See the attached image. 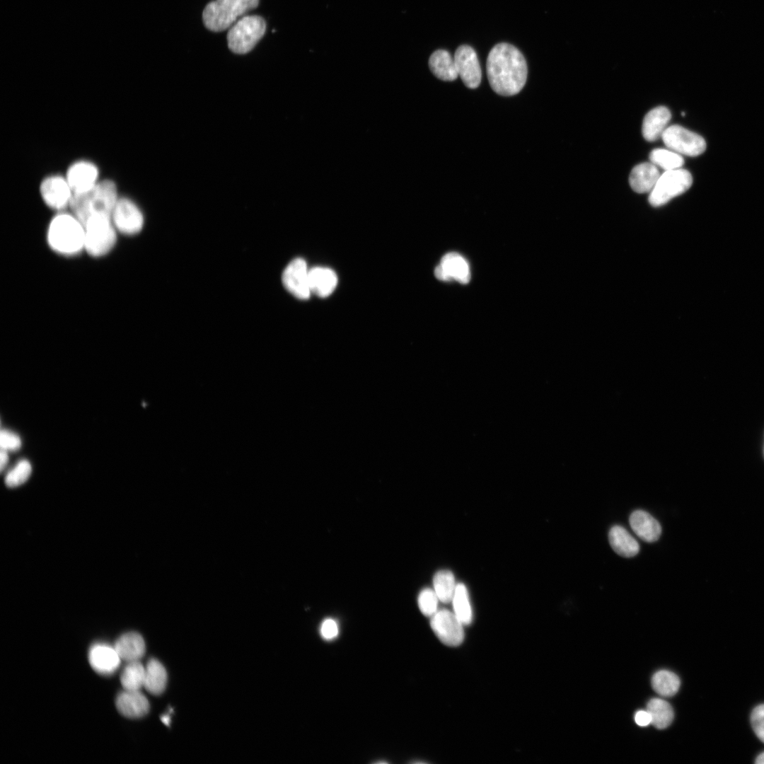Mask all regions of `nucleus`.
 I'll use <instances>...</instances> for the list:
<instances>
[{
	"instance_id": "nucleus-1",
	"label": "nucleus",
	"mask_w": 764,
	"mask_h": 764,
	"mask_svg": "<svg viewBox=\"0 0 764 764\" xmlns=\"http://www.w3.org/2000/svg\"><path fill=\"white\" fill-rule=\"evenodd\" d=\"M488 81L499 95L519 93L527 79V64L522 53L514 45L501 42L490 51L486 62Z\"/></svg>"
},
{
	"instance_id": "nucleus-2",
	"label": "nucleus",
	"mask_w": 764,
	"mask_h": 764,
	"mask_svg": "<svg viewBox=\"0 0 764 764\" xmlns=\"http://www.w3.org/2000/svg\"><path fill=\"white\" fill-rule=\"evenodd\" d=\"M118 198L115 183L106 179L85 192L73 195L69 207L83 225L92 216L111 217Z\"/></svg>"
},
{
	"instance_id": "nucleus-3",
	"label": "nucleus",
	"mask_w": 764,
	"mask_h": 764,
	"mask_svg": "<svg viewBox=\"0 0 764 764\" xmlns=\"http://www.w3.org/2000/svg\"><path fill=\"white\" fill-rule=\"evenodd\" d=\"M47 241L59 254L76 255L84 248V226L74 214L60 213L50 222Z\"/></svg>"
},
{
	"instance_id": "nucleus-4",
	"label": "nucleus",
	"mask_w": 764,
	"mask_h": 764,
	"mask_svg": "<svg viewBox=\"0 0 764 764\" xmlns=\"http://www.w3.org/2000/svg\"><path fill=\"white\" fill-rule=\"evenodd\" d=\"M259 0H213L202 12L204 26L213 32L228 30L240 18L255 8Z\"/></svg>"
},
{
	"instance_id": "nucleus-5",
	"label": "nucleus",
	"mask_w": 764,
	"mask_h": 764,
	"mask_svg": "<svg viewBox=\"0 0 764 764\" xmlns=\"http://www.w3.org/2000/svg\"><path fill=\"white\" fill-rule=\"evenodd\" d=\"M265 30L266 23L262 17L245 15L228 29V47L233 53L246 54L255 47L265 35Z\"/></svg>"
},
{
	"instance_id": "nucleus-6",
	"label": "nucleus",
	"mask_w": 764,
	"mask_h": 764,
	"mask_svg": "<svg viewBox=\"0 0 764 764\" xmlns=\"http://www.w3.org/2000/svg\"><path fill=\"white\" fill-rule=\"evenodd\" d=\"M84 248L94 257L107 254L116 242L115 227L111 217L96 216L84 224Z\"/></svg>"
},
{
	"instance_id": "nucleus-7",
	"label": "nucleus",
	"mask_w": 764,
	"mask_h": 764,
	"mask_svg": "<svg viewBox=\"0 0 764 764\" xmlns=\"http://www.w3.org/2000/svg\"><path fill=\"white\" fill-rule=\"evenodd\" d=\"M692 183L693 177L688 170L681 168L666 170L660 175L649 192V202L655 207L662 206L686 192Z\"/></svg>"
},
{
	"instance_id": "nucleus-8",
	"label": "nucleus",
	"mask_w": 764,
	"mask_h": 764,
	"mask_svg": "<svg viewBox=\"0 0 764 764\" xmlns=\"http://www.w3.org/2000/svg\"><path fill=\"white\" fill-rule=\"evenodd\" d=\"M661 138L668 149L688 156L702 154L707 146L702 137L678 125L666 127Z\"/></svg>"
},
{
	"instance_id": "nucleus-9",
	"label": "nucleus",
	"mask_w": 764,
	"mask_h": 764,
	"mask_svg": "<svg viewBox=\"0 0 764 764\" xmlns=\"http://www.w3.org/2000/svg\"><path fill=\"white\" fill-rule=\"evenodd\" d=\"M430 625L435 635L444 644L456 647L463 642L464 625L454 613L446 609L437 610L432 616Z\"/></svg>"
},
{
	"instance_id": "nucleus-10",
	"label": "nucleus",
	"mask_w": 764,
	"mask_h": 764,
	"mask_svg": "<svg viewBox=\"0 0 764 764\" xmlns=\"http://www.w3.org/2000/svg\"><path fill=\"white\" fill-rule=\"evenodd\" d=\"M114 226L126 235H134L142 228L144 218L139 207L131 199L118 198L111 216Z\"/></svg>"
},
{
	"instance_id": "nucleus-11",
	"label": "nucleus",
	"mask_w": 764,
	"mask_h": 764,
	"mask_svg": "<svg viewBox=\"0 0 764 764\" xmlns=\"http://www.w3.org/2000/svg\"><path fill=\"white\" fill-rule=\"evenodd\" d=\"M40 192L45 203L56 210H62L69 206L73 196L66 177L60 175L45 178L40 183Z\"/></svg>"
},
{
	"instance_id": "nucleus-12",
	"label": "nucleus",
	"mask_w": 764,
	"mask_h": 764,
	"mask_svg": "<svg viewBox=\"0 0 764 764\" xmlns=\"http://www.w3.org/2000/svg\"><path fill=\"white\" fill-rule=\"evenodd\" d=\"M453 58L458 76L464 85L471 89L478 88L481 82L482 71L474 49L469 45H461L456 49Z\"/></svg>"
},
{
	"instance_id": "nucleus-13",
	"label": "nucleus",
	"mask_w": 764,
	"mask_h": 764,
	"mask_svg": "<svg viewBox=\"0 0 764 764\" xmlns=\"http://www.w3.org/2000/svg\"><path fill=\"white\" fill-rule=\"evenodd\" d=\"M65 177L73 195L85 192L100 181L98 168L95 163L86 160L73 163L67 169Z\"/></svg>"
},
{
	"instance_id": "nucleus-14",
	"label": "nucleus",
	"mask_w": 764,
	"mask_h": 764,
	"mask_svg": "<svg viewBox=\"0 0 764 764\" xmlns=\"http://www.w3.org/2000/svg\"><path fill=\"white\" fill-rule=\"evenodd\" d=\"M308 271L305 260L296 258L286 266L282 274L285 288L299 299H307L311 294Z\"/></svg>"
},
{
	"instance_id": "nucleus-15",
	"label": "nucleus",
	"mask_w": 764,
	"mask_h": 764,
	"mask_svg": "<svg viewBox=\"0 0 764 764\" xmlns=\"http://www.w3.org/2000/svg\"><path fill=\"white\" fill-rule=\"evenodd\" d=\"M434 274L440 280L455 279L461 284L468 283L470 279L468 262L456 253L446 254L441 258L440 264L435 268Z\"/></svg>"
},
{
	"instance_id": "nucleus-16",
	"label": "nucleus",
	"mask_w": 764,
	"mask_h": 764,
	"mask_svg": "<svg viewBox=\"0 0 764 764\" xmlns=\"http://www.w3.org/2000/svg\"><path fill=\"white\" fill-rule=\"evenodd\" d=\"M121 660L114 647L105 644H96L88 652L89 664L100 674L113 673L119 667Z\"/></svg>"
},
{
	"instance_id": "nucleus-17",
	"label": "nucleus",
	"mask_w": 764,
	"mask_h": 764,
	"mask_svg": "<svg viewBox=\"0 0 764 764\" xmlns=\"http://www.w3.org/2000/svg\"><path fill=\"white\" fill-rule=\"evenodd\" d=\"M115 705L119 712L128 718H140L145 716L150 706L147 698L139 690H128L120 693Z\"/></svg>"
},
{
	"instance_id": "nucleus-18",
	"label": "nucleus",
	"mask_w": 764,
	"mask_h": 764,
	"mask_svg": "<svg viewBox=\"0 0 764 764\" xmlns=\"http://www.w3.org/2000/svg\"><path fill=\"white\" fill-rule=\"evenodd\" d=\"M629 522L635 533L645 542H655L661 534L659 521L643 510L634 511L630 516Z\"/></svg>"
},
{
	"instance_id": "nucleus-19",
	"label": "nucleus",
	"mask_w": 764,
	"mask_h": 764,
	"mask_svg": "<svg viewBox=\"0 0 764 764\" xmlns=\"http://www.w3.org/2000/svg\"><path fill=\"white\" fill-rule=\"evenodd\" d=\"M671 118V112L666 107L659 106L651 110L643 120L642 132L644 138L648 141H654L661 137Z\"/></svg>"
},
{
	"instance_id": "nucleus-20",
	"label": "nucleus",
	"mask_w": 764,
	"mask_h": 764,
	"mask_svg": "<svg viewBox=\"0 0 764 764\" xmlns=\"http://www.w3.org/2000/svg\"><path fill=\"white\" fill-rule=\"evenodd\" d=\"M660 175L657 166L651 162H644L632 168L629 183L632 189L637 193L650 192Z\"/></svg>"
},
{
	"instance_id": "nucleus-21",
	"label": "nucleus",
	"mask_w": 764,
	"mask_h": 764,
	"mask_svg": "<svg viewBox=\"0 0 764 764\" xmlns=\"http://www.w3.org/2000/svg\"><path fill=\"white\" fill-rule=\"evenodd\" d=\"M113 647L120 659L126 662L139 661L146 650L143 637L135 632L121 635Z\"/></svg>"
},
{
	"instance_id": "nucleus-22",
	"label": "nucleus",
	"mask_w": 764,
	"mask_h": 764,
	"mask_svg": "<svg viewBox=\"0 0 764 764\" xmlns=\"http://www.w3.org/2000/svg\"><path fill=\"white\" fill-rule=\"evenodd\" d=\"M311 292L320 297L329 296L336 287L337 277L330 268L316 267L308 271Z\"/></svg>"
},
{
	"instance_id": "nucleus-23",
	"label": "nucleus",
	"mask_w": 764,
	"mask_h": 764,
	"mask_svg": "<svg viewBox=\"0 0 764 764\" xmlns=\"http://www.w3.org/2000/svg\"><path fill=\"white\" fill-rule=\"evenodd\" d=\"M429 66L434 75L442 81H452L458 76L453 57L445 50H437L431 54Z\"/></svg>"
},
{
	"instance_id": "nucleus-24",
	"label": "nucleus",
	"mask_w": 764,
	"mask_h": 764,
	"mask_svg": "<svg viewBox=\"0 0 764 764\" xmlns=\"http://www.w3.org/2000/svg\"><path fill=\"white\" fill-rule=\"evenodd\" d=\"M608 540L613 550L622 557H632L639 551L637 541L620 526H614L610 528Z\"/></svg>"
},
{
	"instance_id": "nucleus-25",
	"label": "nucleus",
	"mask_w": 764,
	"mask_h": 764,
	"mask_svg": "<svg viewBox=\"0 0 764 764\" xmlns=\"http://www.w3.org/2000/svg\"><path fill=\"white\" fill-rule=\"evenodd\" d=\"M167 672L157 659H151L145 667L144 687L153 695L161 694L166 686Z\"/></svg>"
},
{
	"instance_id": "nucleus-26",
	"label": "nucleus",
	"mask_w": 764,
	"mask_h": 764,
	"mask_svg": "<svg viewBox=\"0 0 764 764\" xmlns=\"http://www.w3.org/2000/svg\"><path fill=\"white\" fill-rule=\"evenodd\" d=\"M646 710L651 716L652 724L656 729H666L673 722V710L667 701L661 698L651 699L647 705Z\"/></svg>"
},
{
	"instance_id": "nucleus-27",
	"label": "nucleus",
	"mask_w": 764,
	"mask_h": 764,
	"mask_svg": "<svg viewBox=\"0 0 764 764\" xmlns=\"http://www.w3.org/2000/svg\"><path fill=\"white\" fill-rule=\"evenodd\" d=\"M679 677L668 670L656 671L652 677V685L654 691L663 697L673 696L679 690Z\"/></svg>"
},
{
	"instance_id": "nucleus-28",
	"label": "nucleus",
	"mask_w": 764,
	"mask_h": 764,
	"mask_svg": "<svg viewBox=\"0 0 764 764\" xmlns=\"http://www.w3.org/2000/svg\"><path fill=\"white\" fill-rule=\"evenodd\" d=\"M145 667L139 661L127 662L124 667L120 682L124 690H139L144 687Z\"/></svg>"
},
{
	"instance_id": "nucleus-29",
	"label": "nucleus",
	"mask_w": 764,
	"mask_h": 764,
	"mask_svg": "<svg viewBox=\"0 0 764 764\" xmlns=\"http://www.w3.org/2000/svg\"><path fill=\"white\" fill-rule=\"evenodd\" d=\"M456 585L453 573L448 570L439 571L433 578L434 591L443 603L452 601Z\"/></svg>"
},
{
	"instance_id": "nucleus-30",
	"label": "nucleus",
	"mask_w": 764,
	"mask_h": 764,
	"mask_svg": "<svg viewBox=\"0 0 764 764\" xmlns=\"http://www.w3.org/2000/svg\"><path fill=\"white\" fill-rule=\"evenodd\" d=\"M453 613L463 623L469 625L473 618V612L469 601L467 588L463 584H458L452 598Z\"/></svg>"
},
{
	"instance_id": "nucleus-31",
	"label": "nucleus",
	"mask_w": 764,
	"mask_h": 764,
	"mask_svg": "<svg viewBox=\"0 0 764 764\" xmlns=\"http://www.w3.org/2000/svg\"><path fill=\"white\" fill-rule=\"evenodd\" d=\"M649 160L665 171L681 168L684 163V159L681 154L671 149L659 148L651 151Z\"/></svg>"
},
{
	"instance_id": "nucleus-32",
	"label": "nucleus",
	"mask_w": 764,
	"mask_h": 764,
	"mask_svg": "<svg viewBox=\"0 0 764 764\" xmlns=\"http://www.w3.org/2000/svg\"><path fill=\"white\" fill-rule=\"evenodd\" d=\"M31 471L30 463L26 460H22L6 474L5 483L9 487H18L29 478Z\"/></svg>"
},
{
	"instance_id": "nucleus-33",
	"label": "nucleus",
	"mask_w": 764,
	"mask_h": 764,
	"mask_svg": "<svg viewBox=\"0 0 764 764\" xmlns=\"http://www.w3.org/2000/svg\"><path fill=\"white\" fill-rule=\"evenodd\" d=\"M439 601L434 589L426 588L418 596V606L424 615L432 617L437 611Z\"/></svg>"
},
{
	"instance_id": "nucleus-34",
	"label": "nucleus",
	"mask_w": 764,
	"mask_h": 764,
	"mask_svg": "<svg viewBox=\"0 0 764 764\" xmlns=\"http://www.w3.org/2000/svg\"><path fill=\"white\" fill-rule=\"evenodd\" d=\"M752 728L758 737L764 743V704L756 707L751 715Z\"/></svg>"
},
{
	"instance_id": "nucleus-35",
	"label": "nucleus",
	"mask_w": 764,
	"mask_h": 764,
	"mask_svg": "<svg viewBox=\"0 0 764 764\" xmlns=\"http://www.w3.org/2000/svg\"><path fill=\"white\" fill-rule=\"evenodd\" d=\"M0 445L1 449L16 451L21 446V440L16 434L2 429L0 434Z\"/></svg>"
},
{
	"instance_id": "nucleus-36",
	"label": "nucleus",
	"mask_w": 764,
	"mask_h": 764,
	"mask_svg": "<svg viewBox=\"0 0 764 764\" xmlns=\"http://www.w3.org/2000/svg\"><path fill=\"white\" fill-rule=\"evenodd\" d=\"M338 634L337 623L331 618L325 619L320 626V635L325 639H332Z\"/></svg>"
},
{
	"instance_id": "nucleus-37",
	"label": "nucleus",
	"mask_w": 764,
	"mask_h": 764,
	"mask_svg": "<svg viewBox=\"0 0 764 764\" xmlns=\"http://www.w3.org/2000/svg\"><path fill=\"white\" fill-rule=\"evenodd\" d=\"M635 721L640 727H646L652 724V719L648 711L639 710L635 714Z\"/></svg>"
},
{
	"instance_id": "nucleus-38",
	"label": "nucleus",
	"mask_w": 764,
	"mask_h": 764,
	"mask_svg": "<svg viewBox=\"0 0 764 764\" xmlns=\"http://www.w3.org/2000/svg\"><path fill=\"white\" fill-rule=\"evenodd\" d=\"M8 461V456L6 450L1 449L0 453V469L3 471Z\"/></svg>"
},
{
	"instance_id": "nucleus-39",
	"label": "nucleus",
	"mask_w": 764,
	"mask_h": 764,
	"mask_svg": "<svg viewBox=\"0 0 764 764\" xmlns=\"http://www.w3.org/2000/svg\"><path fill=\"white\" fill-rule=\"evenodd\" d=\"M757 764H764V752L760 753L756 760Z\"/></svg>"
},
{
	"instance_id": "nucleus-40",
	"label": "nucleus",
	"mask_w": 764,
	"mask_h": 764,
	"mask_svg": "<svg viewBox=\"0 0 764 764\" xmlns=\"http://www.w3.org/2000/svg\"><path fill=\"white\" fill-rule=\"evenodd\" d=\"M161 719L166 724H168L170 722V717L168 716L164 715L162 717Z\"/></svg>"
},
{
	"instance_id": "nucleus-41",
	"label": "nucleus",
	"mask_w": 764,
	"mask_h": 764,
	"mask_svg": "<svg viewBox=\"0 0 764 764\" xmlns=\"http://www.w3.org/2000/svg\"><path fill=\"white\" fill-rule=\"evenodd\" d=\"M681 115H682V116H685V113L684 112H681Z\"/></svg>"
}]
</instances>
